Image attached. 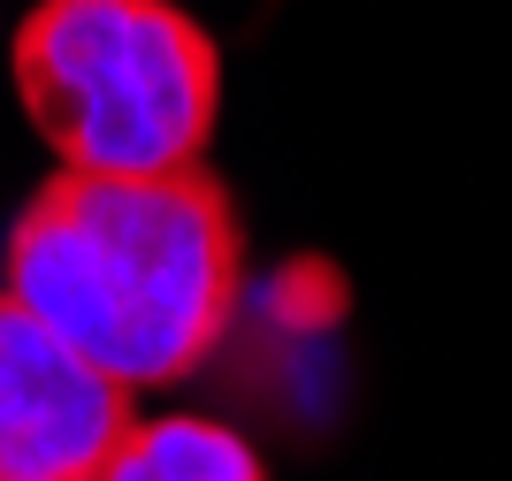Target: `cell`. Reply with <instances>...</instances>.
Returning a JSON list of instances; mask_svg holds the SVG:
<instances>
[{"label":"cell","mask_w":512,"mask_h":481,"mask_svg":"<svg viewBox=\"0 0 512 481\" xmlns=\"http://www.w3.org/2000/svg\"><path fill=\"white\" fill-rule=\"evenodd\" d=\"M100 481H268V466L237 428H222L207 413H161V420L130 413Z\"/></svg>","instance_id":"obj_4"},{"label":"cell","mask_w":512,"mask_h":481,"mask_svg":"<svg viewBox=\"0 0 512 481\" xmlns=\"http://www.w3.org/2000/svg\"><path fill=\"white\" fill-rule=\"evenodd\" d=\"M16 100L54 168H192L222 123V46L176 0H39L16 23Z\"/></svg>","instance_id":"obj_2"},{"label":"cell","mask_w":512,"mask_h":481,"mask_svg":"<svg viewBox=\"0 0 512 481\" xmlns=\"http://www.w3.org/2000/svg\"><path fill=\"white\" fill-rule=\"evenodd\" d=\"M130 390L0 291V481H100Z\"/></svg>","instance_id":"obj_3"},{"label":"cell","mask_w":512,"mask_h":481,"mask_svg":"<svg viewBox=\"0 0 512 481\" xmlns=\"http://www.w3.org/2000/svg\"><path fill=\"white\" fill-rule=\"evenodd\" d=\"M0 260V291L130 398L207 367L245 298V230L207 161L161 176L54 168L23 199Z\"/></svg>","instance_id":"obj_1"}]
</instances>
